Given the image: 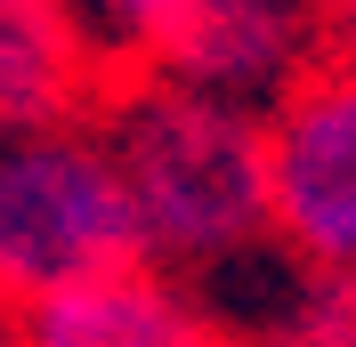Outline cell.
Returning a JSON list of instances; mask_svg holds the SVG:
<instances>
[{"instance_id":"3957f363","label":"cell","mask_w":356,"mask_h":347,"mask_svg":"<svg viewBox=\"0 0 356 347\" xmlns=\"http://www.w3.org/2000/svg\"><path fill=\"white\" fill-rule=\"evenodd\" d=\"M275 251L356 275V65H316L267 113Z\"/></svg>"},{"instance_id":"5b68a950","label":"cell","mask_w":356,"mask_h":347,"mask_svg":"<svg viewBox=\"0 0 356 347\" xmlns=\"http://www.w3.org/2000/svg\"><path fill=\"white\" fill-rule=\"evenodd\" d=\"M17 347H235V339L202 282L130 259L41 307H17Z\"/></svg>"},{"instance_id":"8992f818","label":"cell","mask_w":356,"mask_h":347,"mask_svg":"<svg viewBox=\"0 0 356 347\" xmlns=\"http://www.w3.org/2000/svg\"><path fill=\"white\" fill-rule=\"evenodd\" d=\"M235 347H356V275L291 251H251L202 282Z\"/></svg>"},{"instance_id":"30bf717a","label":"cell","mask_w":356,"mask_h":347,"mask_svg":"<svg viewBox=\"0 0 356 347\" xmlns=\"http://www.w3.org/2000/svg\"><path fill=\"white\" fill-rule=\"evenodd\" d=\"M0 347H17V307H0Z\"/></svg>"},{"instance_id":"7a4b0ae2","label":"cell","mask_w":356,"mask_h":347,"mask_svg":"<svg viewBox=\"0 0 356 347\" xmlns=\"http://www.w3.org/2000/svg\"><path fill=\"white\" fill-rule=\"evenodd\" d=\"M130 259L138 226L97 121L0 137V307H41Z\"/></svg>"},{"instance_id":"6da1fadb","label":"cell","mask_w":356,"mask_h":347,"mask_svg":"<svg viewBox=\"0 0 356 347\" xmlns=\"http://www.w3.org/2000/svg\"><path fill=\"white\" fill-rule=\"evenodd\" d=\"M130 194L138 259L186 282L227 275L235 259L275 242V178H267V113L195 97V89L138 73L113 81L89 113Z\"/></svg>"},{"instance_id":"277c9868","label":"cell","mask_w":356,"mask_h":347,"mask_svg":"<svg viewBox=\"0 0 356 347\" xmlns=\"http://www.w3.org/2000/svg\"><path fill=\"white\" fill-rule=\"evenodd\" d=\"M154 73L195 97L275 113L316 73V0H186Z\"/></svg>"},{"instance_id":"52a82bcc","label":"cell","mask_w":356,"mask_h":347,"mask_svg":"<svg viewBox=\"0 0 356 347\" xmlns=\"http://www.w3.org/2000/svg\"><path fill=\"white\" fill-rule=\"evenodd\" d=\"M97 73L65 41V24L41 0H0V137L8 130H57L97 113Z\"/></svg>"},{"instance_id":"9c48e42d","label":"cell","mask_w":356,"mask_h":347,"mask_svg":"<svg viewBox=\"0 0 356 347\" xmlns=\"http://www.w3.org/2000/svg\"><path fill=\"white\" fill-rule=\"evenodd\" d=\"M316 65H356V0H316Z\"/></svg>"},{"instance_id":"ba28073f","label":"cell","mask_w":356,"mask_h":347,"mask_svg":"<svg viewBox=\"0 0 356 347\" xmlns=\"http://www.w3.org/2000/svg\"><path fill=\"white\" fill-rule=\"evenodd\" d=\"M41 8L65 24V41L81 49L97 89L154 73V57L170 49L178 17H186V0H41Z\"/></svg>"}]
</instances>
